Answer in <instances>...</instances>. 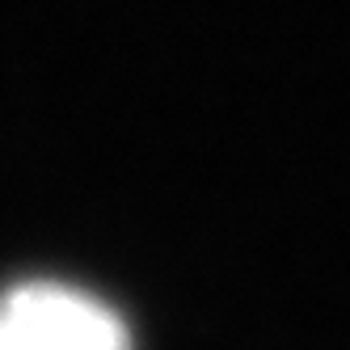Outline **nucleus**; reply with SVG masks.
<instances>
[{
	"label": "nucleus",
	"instance_id": "1",
	"mask_svg": "<svg viewBox=\"0 0 350 350\" xmlns=\"http://www.w3.org/2000/svg\"><path fill=\"white\" fill-rule=\"evenodd\" d=\"M0 350H131L122 317L68 283L0 291Z\"/></svg>",
	"mask_w": 350,
	"mask_h": 350
}]
</instances>
